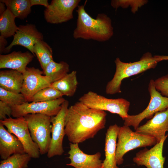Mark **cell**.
<instances>
[{
    "label": "cell",
    "instance_id": "1",
    "mask_svg": "<svg viewBox=\"0 0 168 168\" xmlns=\"http://www.w3.org/2000/svg\"><path fill=\"white\" fill-rule=\"evenodd\" d=\"M106 112L89 108L79 101L68 108L65 122V135L72 143L93 138L105 127Z\"/></svg>",
    "mask_w": 168,
    "mask_h": 168
},
{
    "label": "cell",
    "instance_id": "2",
    "mask_svg": "<svg viewBox=\"0 0 168 168\" xmlns=\"http://www.w3.org/2000/svg\"><path fill=\"white\" fill-rule=\"evenodd\" d=\"M85 6V4L77 7V18L73 37L99 42L109 40L114 34L110 18L104 13L98 14L96 18H93L86 12Z\"/></svg>",
    "mask_w": 168,
    "mask_h": 168
},
{
    "label": "cell",
    "instance_id": "3",
    "mask_svg": "<svg viewBox=\"0 0 168 168\" xmlns=\"http://www.w3.org/2000/svg\"><path fill=\"white\" fill-rule=\"evenodd\" d=\"M161 61L156 55L153 56L149 52L143 54L139 61L133 63L124 62L119 58H116L114 61L115 72L112 80L108 82L106 86V94L113 95L120 93L121 86L123 79L154 68Z\"/></svg>",
    "mask_w": 168,
    "mask_h": 168
},
{
    "label": "cell",
    "instance_id": "4",
    "mask_svg": "<svg viewBox=\"0 0 168 168\" xmlns=\"http://www.w3.org/2000/svg\"><path fill=\"white\" fill-rule=\"evenodd\" d=\"M116 144L115 159L117 165L122 164L123 156L129 151L138 148L154 146L157 143L156 139L150 136L133 131L129 126H119Z\"/></svg>",
    "mask_w": 168,
    "mask_h": 168
},
{
    "label": "cell",
    "instance_id": "5",
    "mask_svg": "<svg viewBox=\"0 0 168 168\" xmlns=\"http://www.w3.org/2000/svg\"><path fill=\"white\" fill-rule=\"evenodd\" d=\"M33 141L38 145L40 154L47 153L50 144L51 117L41 114H29L24 117Z\"/></svg>",
    "mask_w": 168,
    "mask_h": 168
},
{
    "label": "cell",
    "instance_id": "6",
    "mask_svg": "<svg viewBox=\"0 0 168 168\" xmlns=\"http://www.w3.org/2000/svg\"><path fill=\"white\" fill-rule=\"evenodd\" d=\"M78 101L91 108L118 114L123 120L128 115L130 103L124 98L109 99L90 91L81 96Z\"/></svg>",
    "mask_w": 168,
    "mask_h": 168
},
{
    "label": "cell",
    "instance_id": "7",
    "mask_svg": "<svg viewBox=\"0 0 168 168\" xmlns=\"http://www.w3.org/2000/svg\"><path fill=\"white\" fill-rule=\"evenodd\" d=\"M150 100L147 108L141 113L134 115H129L123 120L124 125L132 126L135 130L145 119H150L157 112L168 108V97L163 96L155 88L154 80L150 81L148 87Z\"/></svg>",
    "mask_w": 168,
    "mask_h": 168
},
{
    "label": "cell",
    "instance_id": "8",
    "mask_svg": "<svg viewBox=\"0 0 168 168\" xmlns=\"http://www.w3.org/2000/svg\"><path fill=\"white\" fill-rule=\"evenodd\" d=\"M10 133L15 135L20 141L25 153L31 158L39 157L40 153L38 145L32 140L28 128V123L24 117L15 119L11 117L0 120Z\"/></svg>",
    "mask_w": 168,
    "mask_h": 168
},
{
    "label": "cell",
    "instance_id": "9",
    "mask_svg": "<svg viewBox=\"0 0 168 168\" xmlns=\"http://www.w3.org/2000/svg\"><path fill=\"white\" fill-rule=\"evenodd\" d=\"M68 105L69 101L65 100L62 104L61 109L58 114L55 116L51 117V138L47 153L49 158L56 156H61L64 152L63 142L65 135V122Z\"/></svg>",
    "mask_w": 168,
    "mask_h": 168
},
{
    "label": "cell",
    "instance_id": "10",
    "mask_svg": "<svg viewBox=\"0 0 168 168\" xmlns=\"http://www.w3.org/2000/svg\"><path fill=\"white\" fill-rule=\"evenodd\" d=\"M80 0H53L44 11L46 21L52 24H61L73 18V12Z\"/></svg>",
    "mask_w": 168,
    "mask_h": 168
},
{
    "label": "cell",
    "instance_id": "11",
    "mask_svg": "<svg viewBox=\"0 0 168 168\" xmlns=\"http://www.w3.org/2000/svg\"><path fill=\"white\" fill-rule=\"evenodd\" d=\"M65 100L62 97L56 100L46 102H26L12 107V116L17 118L24 117L29 114H41L52 117L59 111Z\"/></svg>",
    "mask_w": 168,
    "mask_h": 168
},
{
    "label": "cell",
    "instance_id": "12",
    "mask_svg": "<svg viewBox=\"0 0 168 168\" xmlns=\"http://www.w3.org/2000/svg\"><path fill=\"white\" fill-rule=\"evenodd\" d=\"M43 71L34 67H27L23 73V82L21 93L27 102L30 101L31 97L37 92L51 85L49 78L43 75Z\"/></svg>",
    "mask_w": 168,
    "mask_h": 168
},
{
    "label": "cell",
    "instance_id": "13",
    "mask_svg": "<svg viewBox=\"0 0 168 168\" xmlns=\"http://www.w3.org/2000/svg\"><path fill=\"white\" fill-rule=\"evenodd\" d=\"M43 38L42 34L38 30L35 25H20L13 36L12 41L6 47L4 53H9L13 46L20 45L28 49L35 56L34 46L38 41L43 40Z\"/></svg>",
    "mask_w": 168,
    "mask_h": 168
},
{
    "label": "cell",
    "instance_id": "14",
    "mask_svg": "<svg viewBox=\"0 0 168 168\" xmlns=\"http://www.w3.org/2000/svg\"><path fill=\"white\" fill-rule=\"evenodd\" d=\"M168 135L158 143L148 149L147 148L138 152L133 161L138 166H144L146 168H165L166 157L163 155L164 144Z\"/></svg>",
    "mask_w": 168,
    "mask_h": 168
},
{
    "label": "cell",
    "instance_id": "15",
    "mask_svg": "<svg viewBox=\"0 0 168 168\" xmlns=\"http://www.w3.org/2000/svg\"><path fill=\"white\" fill-rule=\"evenodd\" d=\"M143 135L154 138L159 143L168 131V108L155 113L154 115L144 124L139 126L135 131Z\"/></svg>",
    "mask_w": 168,
    "mask_h": 168
},
{
    "label": "cell",
    "instance_id": "16",
    "mask_svg": "<svg viewBox=\"0 0 168 168\" xmlns=\"http://www.w3.org/2000/svg\"><path fill=\"white\" fill-rule=\"evenodd\" d=\"M78 144L70 143L68 154L71 162L66 165L75 168H103V161L100 160V152H98L92 155L85 153L79 148Z\"/></svg>",
    "mask_w": 168,
    "mask_h": 168
},
{
    "label": "cell",
    "instance_id": "17",
    "mask_svg": "<svg viewBox=\"0 0 168 168\" xmlns=\"http://www.w3.org/2000/svg\"><path fill=\"white\" fill-rule=\"evenodd\" d=\"M34 56L29 51H15L8 54H0V68H9L23 73Z\"/></svg>",
    "mask_w": 168,
    "mask_h": 168
},
{
    "label": "cell",
    "instance_id": "18",
    "mask_svg": "<svg viewBox=\"0 0 168 168\" xmlns=\"http://www.w3.org/2000/svg\"><path fill=\"white\" fill-rule=\"evenodd\" d=\"M0 123V156L5 160L14 154L25 153L22 144L14 134L6 130Z\"/></svg>",
    "mask_w": 168,
    "mask_h": 168
},
{
    "label": "cell",
    "instance_id": "19",
    "mask_svg": "<svg viewBox=\"0 0 168 168\" xmlns=\"http://www.w3.org/2000/svg\"><path fill=\"white\" fill-rule=\"evenodd\" d=\"M119 128V126L114 124L110 126L107 129L105 147V158L103 162V168H119L115 159Z\"/></svg>",
    "mask_w": 168,
    "mask_h": 168
},
{
    "label": "cell",
    "instance_id": "20",
    "mask_svg": "<svg viewBox=\"0 0 168 168\" xmlns=\"http://www.w3.org/2000/svg\"><path fill=\"white\" fill-rule=\"evenodd\" d=\"M23 82V73L17 71H0V87L15 93H21Z\"/></svg>",
    "mask_w": 168,
    "mask_h": 168
},
{
    "label": "cell",
    "instance_id": "21",
    "mask_svg": "<svg viewBox=\"0 0 168 168\" xmlns=\"http://www.w3.org/2000/svg\"><path fill=\"white\" fill-rule=\"evenodd\" d=\"M77 71H73L60 80L52 83L50 86L60 91L63 96H72L77 88Z\"/></svg>",
    "mask_w": 168,
    "mask_h": 168
},
{
    "label": "cell",
    "instance_id": "22",
    "mask_svg": "<svg viewBox=\"0 0 168 168\" xmlns=\"http://www.w3.org/2000/svg\"><path fill=\"white\" fill-rule=\"evenodd\" d=\"M16 18H26L31 11L30 0H1Z\"/></svg>",
    "mask_w": 168,
    "mask_h": 168
},
{
    "label": "cell",
    "instance_id": "23",
    "mask_svg": "<svg viewBox=\"0 0 168 168\" xmlns=\"http://www.w3.org/2000/svg\"><path fill=\"white\" fill-rule=\"evenodd\" d=\"M43 71L44 75L49 78L52 83L60 80L66 75L69 71V66L64 61H61L58 63L53 60Z\"/></svg>",
    "mask_w": 168,
    "mask_h": 168
},
{
    "label": "cell",
    "instance_id": "24",
    "mask_svg": "<svg viewBox=\"0 0 168 168\" xmlns=\"http://www.w3.org/2000/svg\"><path fill=\"white\" fill-rule=\"evenodd\" d=\"M33 52L43 70L50 62L54 60L52 49L43 40H38L35 43L34 46Z\"/></svg>",
    "mask_w": 168,
    "mask_h": 168
},
{
    "label": "cell",
    "instance_id": "25",
    "mask_svg": "<svg viewBox=\"0 0 168 168\" xmlns=\"http://www.w3.org/2000/svg\"><path fill=\"white\" fill-rule=\"evenodd\" d=\"M16 17L7 8L0 16V35L5 38L14 35L18 29L15 22Z\"/></svg>",
    "mask_w": 168,
    "mask_h": 168
},
{
    "label": "cell",
    "instance_id": "26",
    "mask_svg": "<svg viewBox=\"0 0 168 168\" xmlns=\"http://www.w3.org/2000/svg\"><path fill=\"white\" fill-rule=\"evenodd\" d=\"M31 158L26 153L13 154L1 161L0 168H27Z\"/></svg>",
    "mask_w": 168,
    "mask_h": 168
},
{
    "label": "cell",
    "instance_id": "27",
    "mask_svg": "<svg viewBox=\"0 0 168 168\" xmlns=\"http://www.w3.org/2000/svg\"><path fill=\"white\" fill-rule=\"evenodd\" d=\"M63 96L60 91L50 86L37 92L31 97L30 102L53 101L62 98Z\"/></svg>",
    "mask_w": 168,
    "mask_h": 168
},
{
    "label": "cell",
    "instance_id": "28",
    "mask_svg": "<svg viewBox=\"0 0 168 168\" xmlns=\"http://www.w3.org/2000/svg\"><path fill=\"white\" fill-rule=\"evenodd\" d=\"M0 100L11 107L28 102L21 93L11 92L1 87H0Z\"/></svg>",
    "mask_w": 168,
    "mask_h": 168
},
{
    "label": "cell",
    "instance_id": "29",
    "mask_svg": "<svg viewBox=\"0 0 168 168\" xmlns=\"http://www.w3.org/2000/svg\"><path fill=\"white\" fill-rule=\"evenodd\" d=\"M147 0H114L111 1V4L116 9L119 7L126 8L130 5L132 8L131 12L135 13L139 7L147 3Z\"/></svg>",
    "mask_w": 168,
    "mask_h": 168
},
{
    "label": "cell",
    "instance_id": "30",
    "mask_svg": "<svg viewBox=\"0 0 168 168\" xmlns=\"http://www.w3.org/2000/svg\"><path fill=\"white\" fill-rule=\"evenodd\" d=\"M154 85L163 96L168 97V74L154 80Z\"/></svg>",
    "mask_w": 168,
    "mask_h": 168
},
{
    "label": "cell",
    "instance_id": "31",
    "mask_svg": "<svg viewBox=\"0 0 168 168\" xmlns=\"http://www.w3.org/2000/svg\"><path fill=\"white\" fill-rule=\"evenodd\" d=\"M12 108L1 101H0V121L7 118V116L11 117L12 114Z\"/></svg>",
    "mask_w": 168,
    "mask_h": 168
},
{
    "label": "cell",
    "instance_id": "32",
    "mask_svg": "<svg viewBox=\"0 0 168 168\" xmlns=\"http://www.w3.org/2000/svg\"><path fill=\"white\" fill-rule=\"evenodd\" d=\"M31 6L35 5H41L46 7L49 5L47 0H30Z\"/></svg>",
    "mask_w": 168,
    "mask_h": 168
},
{
    "label": "cell",
    "instance_id": "33",
    "mask_svg": "<svg viewBox=\"0 0 168 168\" xmlns=\"http://www.w3.org/2000/svg\"><path fill=\"white\" fill-rule=\"evenodd\" d=\"M7 44V42L6 39L1 35L0 36V54H2L4 53Z\"/></svg>",
    "mask_w": 168,
    "mask_h": 168
},
{
    "label": "cell",
    "instance_id": "34",
    "mask_svg": "<svg viewBox=\"0 0 168 168\" xmlns=\"http://www.w3.org/2000/svg\"><path fill=\"white\" fill-rule=\"evenodd\" d=\"M5 4L3 2L0 1V16L2 15L6 11Z\"/></svg>",
    "mask_w": 168,
    "mask_h": 168
},
{
    "label": "cell",
    "instance_id": "35",
    "mask_svg": "<svg viewBox=\"0 0 168 168\" xmlns=\"http://www.w3.org/2000/svg\"><path fill=\"white\" fill-rule=\"evenodd\" d=\"M156 56L159 58L161 61L163 60H168V56L156 55Z\"/></svg>",
    "mask_w": 168,
    "mask_h": 168
}]
</instances>
